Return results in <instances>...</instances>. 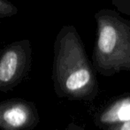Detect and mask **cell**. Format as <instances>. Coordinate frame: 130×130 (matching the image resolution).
Instances as JSON below:
<instances>
[{"mask_svg": "<svg viewBox=\"0 0 130 130\" xmlns=\"http://www.w3.org/2000/svg\"><path fill=\"white\" fill-rule=\"evenodd\" d=\"M52 80L54 90L60 98L84 99L96 89V78L85 46L73 25L60 28L53 47Z\"/></svg>", "mask_w": 130, "mask_h": 130, "instance_id": "1", "label": "cell"}, {"mask_svg": "<svg viewBox=\"0 0 130 130\" xmlns=\"http://www.w3.org/2000/svg\"><path fill=\"white\" fill-rule=\"evenodd\" d=\"M95 20L92 64L96 71L105 76L130 71V21L111 9L96 12Z\"/></svg>", "mask_w": 130, "mask_h": 130, "instance_id": "2", "label": "cell"}, {"mask_svg": "<svg viewBox=\"0 0 130 130\" xmlns=\"http://www.w3.org/2000/svg\"><path fill=\"white\" fill-rule=\"evenodd\" d=\"M33 51L28 39L13 42L0 52V92L12 91L25 80L32 67Z\"/></svg>", "mask_w": 130, "mask_h": 130, "instance_id": "3", "label": "cell"}, {"mask_svg": "<svg viewBox=\"0 0 130 130\" xmlns=\"http://www.w3.org/2000/svg\"><path fill=\"white\" fill-rule=\"evenodd\" d=\"M39 122L34 102L19 98L0 101V130H32Z\"/></svg>", "mask_w": 130, "mask_h": 130, "instance_id": "4", "label": "cell"}, {"mask_svg": "<svg viewBox=\"0 0 130 130\" xmlns=\"http://www.w3.org/2000/svg\"><path fill=\"white\" fill-rule=\"evenodd\" d=\"M102 123L113 125L130 120V96L113 103L100 116Z\"/></svg>", "mask_w": 130, "mask_h": 130, "instance_id": "5", "label": "cell"}, {"mask_svg": "<svg viewBox=\"0 0 130 130\" xmlns=\"http://www.w3.org/2000/svg\"><path fill=\"white\" fill-rule=\"evenodd\" d=\"M18 13V8L8 0H0V19L10 18Z\"/></svg>", "mask_w": 130, "mask_h": 130, "instance_id": "6", "label": "cell"}, {"mask_svg": "<svg viewBox=\"0 0 130 130\" xmlns=\"http://www.w3.org/2000/svg\"><path fill=\"white\" fill-rule=\"evenodd\" d=\"M111 4L119 12L130 15V0H111Z\"/></svg>", "mask_w": 130, "mask_h": 130, "instance_id": "7", "label": "cell"}, {"mask_svg": "<svg viewBox=\"0 0 130 130\" xmlns=\"http://www.w3.org/2000/svg\"><path fill=\"white\" fill-rule=\"evenodd\" d=\"M111 130H130V120L111 125Z\"/></svg>", "mask_w": 130, "mask_h": 130, "instance_id": "8", "label": "cell"}, {"mask_svg": "<svg viewBox=\"0 0 130 130\" xmlns=\"http://www.w3.org/2000/svg\"><path fill=\"white\" fill-rule=\"evenodd\" d=\"M65 130H70V129H69V128H67V129H65Z\"/></svg>", "mask_w": 130, "mask_h": 130, "instance_id": "9", "label": "cell"}, {"mask_svg": "<svg viewBox=\"0 0 130 130\" xmlns=\"http://www.w3.org/2000/svg\"><path fill=\"white\" fill-rule=\"evenodd\" d=\"M0 52H1V48H0Z\"/></svg>", "mask_w": 130, "mask_h": 130, "instance_id": "10", "label": "cell"}]
</instances>
